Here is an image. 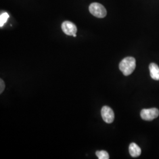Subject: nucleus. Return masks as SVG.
I'll return each mask as SVG.
<instances>
[{"label": "nucleus", "mask_w": 159, "mask_h": 159, "mask_svg": "<svg viewBox=\"0 0 159 159\" xmlns=\"http://www.w3.org/2000/svg\"><path fill=\"white\" fill-rule=\"evenodd\" d=\"M136 60L132 57L125 58L119 64V69L125 76L130 75L136 68Z\"/></svg>", "instance_id": "nucleus-1"}, {"label": "nucleus", "mask_w": 159, "mask_h": 159, "mask_svg": "<svg viewBox=\"0 0 159 159\" xmlns=\"http://www.w3.org/2000/svg\"><path fill=\"white\" fill-rule=\"evenodd\" d=\"M89 11L91 14L99 18L106 16L107 10L104 6L97 2H93L89 6Z\"/></svg>", "instance_id": "nucleus-2"}, {"label": "nucleus", "mask_w": 159, "mask_h": 159, "mask_svg": "<svg viewBox=\"0 0 159 159\" xmlns=\"http://www.w3.org/2000/svg\"><path fill=\"white\" fill-rule=\"evenodd\" d=\"M159 115V110L156 108L143 109L140 113V116L142 119L146 121L153 120L157 118Z\"/></svg>", "instance_id": "nucleus-3"}, {"label": "nucleus", "mask_w": 159, "mask_h": 159, "mask_svg": "<svg viewBox=\"0 0 159 159\" xmlns=\"http://www.w3.org/2000/svg\"><path fill=\"white\" fill-rule=\"evenodd\" d=\"M101 114L103 120L108 124L113 122L114 120V113L113 110L108 106H104L102 108Z\"/></svg>", "instance_id": "nucleus-4"}, {"label": "nucleus", "mask_w": 159, "mask_h": 159, "mask_svg": "<svg viewBox=\"0 0 159 159\" xmlns=\"http://www.w3.org/2000/svg\"><path fill=\"white\" fill-rule=\"evenodd\" d=\"M61 29L64 33L68 35H73L76 34L77 29L74 23L69 21H66L63 22L61 25Z\"/></svg>", "instance_id": "nucleus-5"}, {"label": "nucleus", "mask_w": 159, "mask_h": 159, "mask_svg": "<svg viewBox=\"0 0 159 159\" xmlns=\"http://www.w3.org/2000/svg\"><path fill=\"white\" fill-rule=\"evenodd\" d=\"M151 77L154 80H159V67L155 63H151L149 66Z\"/></svg>", "instance_id": "nucleus-6"}, {"label": "nucleus", "mask_w": 159, "mask_h": 159, "mask_svg": "<svg viewBox=\"0 0 159 159\" xmlns=\"http://www.w3.org/2000/svg\"><path fill=\"white\" fill-rule=\"evenodd\" d=\"M129 153L133 157H137L141 154L142 150L137 144L132 143L129 146Z\"/></svg>", "instance_id": "nucleus-7"}, {"label": "nucleus", "mask_w": 159, "mask_h": 159, "mask_svg": "<svg viewBox=\"0 0 159 159\" xmlns=\"http://www.w3.org/2000/svg\"><path fill=\"white\" fill-rule=\"evenodd\" d=\"M96 154L98 159H108L110 158L108 153L104 150L97 151Z\"/></svg>", "instance_id": "nucleus-8"}, {"label": "nucleus", "mask_w": 159, "mask_h": 159, "mask_svg": "<svg viewBox=\"0 0 159 159\" xmlns=\"http://www.w3.org/2000/svg\"><path fill=\"white\" fill-rule=\"evenodd\" d=\"M9 18V15L7 12H4L1 14L0 16V26L2 27L4 24L7 21L8 18Z\"/></svg>", "instance_id": "nucleus-9"}, {"label": "nucleus", "mask_w": 159, "mask_h": 159, "mask_svg": "<svg viewBox=\"0 0 159 159\" xmlns=\"http://www.w3.org/2000/svg\"><path fill=\"white\" fill-rule=\"evenodd\" d=\"M5 89V83L4 81L2 79L0 80V93L2 94V93L4 90Z\"/></svg>", "instance_id": "nucleus-10"}, {"label": "nucleus", "mask_w": 159, "mask_h": 159, "mask_svg": "<svg viewBox=\"0 0 159 159\" xmlns=\"http://www.w3.org/2000/svg\"><path fill=\"white\" fill-rule=\"evenodd\" d=\"M76 36H77V35H76V34H74V35H73V37H76Z\"/></svg>", "instance_id": "nucleus-11"}]
</instances>
